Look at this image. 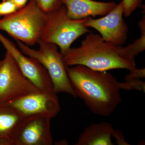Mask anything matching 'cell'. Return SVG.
I'll return each mask as SVG.
<instances>
[{"instance_id":"cell-15","label":"cell","mask_w":145,"mask_h":145,"mask_svg":"<svg viewBox=\"0 0 145 145\" xmlns=\"http://www.w3.org/2000/svg\"><path fill=\"white\" fill-rule=\"evenodd\" d=\"M36 2L40 8L47 13L56 10L63 4L61 0H31Z\"/></svg>"},{"instance_id":"cell-20","label":"cell","mask_w":145,"mask_h":145,"mask_svg":"<svg viewBox=\"0 0 145 145\" xmlns=\"http://www.w3.org/2000/svg\"><path fill=\"white\" fill-rule=\"evenodd\" d=\"M9 1L13 3L17 7L18 9L22 8L26 5L28 0H3Z\"/></svg>"},{"instance_id":"cell-1","label":"cell","mask_w":145,"mask_h":145,"mask_svg":"<svg viewBox=\"0 0 145 145\" xmlns=\"http://www.w3.org/2000/svg\"><path fill=\"white\" fill-rule=\"evenodd\" d=\"M67 72L76 96L95 114L110 116L121 102L120 89H123L124 83L119 82L111 73L82 65L68 67Z\"/></svg>"},{"instance_id":"cell-2","label":"cell","mask_w":145,"mask_h":145,"mask_svg":"<svg viewBox=\"0 0 145 145\" xmlns=\"http://www.w3.org/2000/svg\"><path fill=\"white\" fill-rule=\"evenodd\" d=\"M120 46L105 41L99 34L89 32L80 46L70 48L63 56L68 67L82 65L96 71L136 68L135 61H127L119 56Z\"/></svg>"},{"instance_id":"cell-12","label":"cell","mask_w":145,"mask_h":145,"mask_svg":"<svg viewBox=\"0 0 145 145\" xmlns=\"http://www.w3.org/2000/svg\"><path fill=\"white\" fill-rule=\"evenodd\" d=\"M113 127L107 122L94 123L86 128L75 145H113L111 137Z\"/></svg>"},{"instance_id":"cell-4","label":"cell","mask_w":145,"mask_h":145,"mask_svg":"<svg viewBox=\"0 0 145 145\" xmlns=\"http://www.w3.org/2000/svg\"><path fill=\"white\" fill-rule=\"evenodd\" d=\"M21 52L25 55L36 59L46 69L50 76L56 93H65L77 98L68 76V67L63 56L59 52L58 46L39 39V50L30 48L20 41L16 40Z\"/></svg>"},{"instance_id":"cell-18","label":"cell","mask_w":145,"mask_h":145,"mask_svg":"<svg viewBox=\"0 0 145 145\" xmlns=\"http://www.w3.org/2000/svg\"><path fill=\"white\" fill-rule=\"evenodd\" d=\"M129 73L125 76V80L132 79V78H137L142 79L144 78L145 77V69L144 68L142 69H138L135 68L133 69L130 70Z\"/></svg>"},{"instance_id":"cell-19","label":"cell","mask_w":145,"mask_h":145,"mask_svg":"<svg viewBox=\"0 0 145 145\" xmlns=\"http://www.w3.org/2000/svg\"><path fill=\"white\" fill-rule=\"evenodd\" d=\"M112 136L115 137L117 140V144L119 145H130L125 142V140L124 136L121 131L119 130H113L112 133Z\"/></svg>"},{"instance_id":"cell-11","label":"cell","mask_w":145,"mask_h":145,"mask_svg":"<svg viewBox=\"0 0 145 145\" xmlns=\"http://www.w3.org/2000/svg\"><path fill=\"white\" fill-rule=\"evenodd\" d=\"M66 6L69 18L72 20L105 16L117 5L113 2H101L92 0H61Z\"/></svg>"},{"instance_id":"cell-14","label":"cell","mask_w":145,"mask_h":145,"mask_svg":"<svg viewBox=\"0 0 145 145\" xmlns=\"http://www.w3.org/2000/svg\"><path fill=\"white\" fill-rule=\"evenodd\" d=\"M141 31V36L132 44H129L125 47L120 46L119 56L127 61H135V57L145 49V15L138 23Z\"/></svg>"},{"instance_id":"cell-6","label":"cell","mask_w":145,"mask_h":145,"mask_svg":"<svg viewBox=\"0 0 145 145\" xmlns=\"http://www.w3.org/2000/svg\"><path fill=\"white\" fill-rule=\"evenodd\" d=\"M40 91L24 75L14 58L7 51L0 66V104Z\"/></svg>"},{"instance_id":"cell-7","label":"cell","mask_w":145,"mask_h":145,"mask_svg":"<svg viewBox=\"0 0 145 145\" xmlns=\"http://www.w3.org/2000/svg\"><path fill=\"white\" fill-rule=\"evenodd\" d=\"M50 117L42 114L24 116L11 135V145H52Z\"/></svg>"},{"instance_id":"cell-3","label":"cell","mask_w":145,"mask_h":145,"mask_svg":"<svg viewBox=\"0 0 145 145\" xmlns=\"http://www.w3.org/2000/svg\"><path fill=\"white\" fill-rule=\"evenodd\" d=\"M48 16L36 2L30 0L24 7L1 19L0 29L16 40L32 46L41 39Z\"/></svg>"},{"instance_id":"cell-8","label":"cell","mask_w":145,"mask_h":145,"mask_svg":"<svg viewBox=\"0 0 145 145\" xmlns=\"http://www.w3.org/2000/svg\"><path fill=\"white\" fill-rule=\"evenodd\" d=\"M123 15V8L121 1L103 18L94 19L88 17L84 25L97 30L105 41L117 46H122L126 41L129 31Z\"/></svg>"},{"instance_id":"cell-9","label":"cell","mask_w":145,"mask_h":145,"mask_svg":"<svg viewBox=\"0 0 145 145\" xmlns=\"http://www.w3.org/2000/svg\"><path fill=\"white\" fill-rule=\"evenodd\" d=\"M0 41L18 64L24 75L42 92L54 91L46 69L36 59L24 55L9 39L0 33ZM55 92V91H54Z\"/></svg>"},{"instance_id":"cell-13","label":"cell","mask_w":145,"mask_h":145,"mask_svg":"<svg viewBox=\"0 0 145 145\" xmlns=\"http://www.w3.org/2000/svg\"><path fill=\"white\" fill-rule=\"evenodd\" d=\"M24 117L14 108L7 104H0V145H11L12 133Z\"/></svg>"},{"instance_id":"cell-5","label":"cell","mask_w":145,"mask_h":145,"mask_svg":"<svg viewBox=\"0 0 145 145\" xmlns=\"http://www.w3.org/2000/svg\"><path fill=\"white\" fill-rule=\"evenodd\" d=\"M88 18L70 19L67 16L66 7L63 4L59 8L48 13L41 39L57 45L63 55L75 40L84 34L92 32L84 25Z\"/></svg>"},{"instance_id":"cell-16","label":"cell","mask_w":145,"mask_h":145,"mask_svg":"<svg viewBox=\"0 0 145 145\" xmlns=\"http://www.w3.org/2000/svg\"><path fill=\"white\" fill-rule=\"evenodd\" d=\"M143 0H123V14L125 17H128L133 12L140 7Z\"/></svg>"},{"instance_id":"cell-21","label":"cell","mask_w":145,"mask_h":145,"mask_svg":"<svg viewBox=\"0 0 145 145\" xmlns=\"http://www.w3.org/2000/svg\"><path fill=\"white\" fill-rule=\"evenodd\" d=\"M2 62V60H1V61L0 60V66H1V64Z\"/></svg>"},{"instance_id":"cell-17","label":"cell","mask_w":145,"mask_h":145,"mask_svg":"<svg viewBox=\"0 0 145 145\" xmlns=\"http://www.w3.org/2000/svg\"><path fill=\"white\" fill-rule=\"evenodd\" d=\"M18 8L13 3L9 1H3L0 3V18L14 13Z\"/></svg>"},{"instance_id":"cell-10","label":"cell","mask_w":145,"mask_h":145,"mask_svg":"<svg viewBox=\"0 0 145 145\" xmlns=\"http://www.w3.org/2000/svg\"><path fill=\"white\" fill-rule=\"evenodd\" d=\"M5 104L16 109L24 116L42 114L51 119L60 110L59 102L54 91L31 93Z\"/></svg>"}]
</instances>
